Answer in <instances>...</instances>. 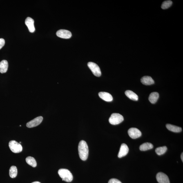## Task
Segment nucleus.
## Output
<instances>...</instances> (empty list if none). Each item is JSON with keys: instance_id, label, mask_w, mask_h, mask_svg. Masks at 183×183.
Returning <instances> with one entry per match:
<instances>
[{"instance_id": "nucleus-1", "label": "nucleus", "mask_w": 183, "mask_h": 183, "mask_svg": "<svg viewBox=\"0 0 183 183\" xmlns=\"http://www.w3.org/2000/svg\"><path fill=\"white\" fill-rule=\"evenodd\" d=\"M78 151L79 157L81 160H87L89 155V148L86 141L83 140L80 141L79 145Z\"/></svg>"}, {"instance_id": "nucleus-2", "label": "nucleus", "mask_w": 183, "mask_h": 183, "mask_svg": "<svg viewBox=\"0 0 183 183\" xmlns=\"http://www.w3.org/2000/svg\"><path fill=\"white\" fill-rule=\"evenodd\" d=\"M58 173L63 180L67 182H71L73 180V175L68 169L61 168L59 170Z\"/></svg>"}, {"instance_id": "nucleus-3", "label": "nucleus", "mask_w": 183, "mask_h": 183, "mask_svg": "<svg viewBox=\"0 0 183 183\" xmlns=\"http://www.w3.org/2000/svg\"><path fill=\"white\" fill-rule=\"evenodd\" d=\"M124 120V117L118 113L112 114L109 119L110 124L113 125H117L120 124Z\"/></svg>"}, {"instance_id": "nucleus-4", "label": "nucleus", "mask_w": 183, "mask_h": 183, "mask_svg": "<svg viewBox=\"0 0 183 183\" xmlns=\"http://www.w3.org/2000/svg\"><path fill=\"white\" fill-rule=\"evenodd\" d=\"M9 145L11 151L14 153H19L22 151L23 147L21 145L15 140L11 141Z\"/></svg>"}, {"instance_id": "nucleus-5", "label": "nucleus", "mask_w": 183, "mask_h": 183, "mask_svg": "<svg viewBox=\"0 0 183 183\" xmlns=\"http://www.w3.org/2000/svg\"><path fill=\"white\" fill-rule=\"evenodd\" d=\"M88 66L94 75L98 77H100L101 72L98 65L95 63L90 62L88 63Z\"/></svg>"}, {"instance_id": "nucleus-6", "label": "nucleus", "mask_w": 183, "mask_h": 183, "mask_svg": "<svg viewBox=\"0 0 183 183\" xmlns=\"http://www.w3.org/2000/svg\"><path fill=\"white\" fill-rule=\"evenodd\" d=\"M43 118L42 116L38 117L27 123L26 126L28 128H32L39 126L42 122Z\"/></svg>"}, {"instance_id": "nucleus-7", "label": "nucleus", "mask_w": 183, "mask_h": 183, "mask_svg": "<svg viewBox=\"0 0 183 183\" xmlns=\"http://www.w3.org/2000/svg\"><path fill=\"white\" fill-rule=\"evenodd\" d=\"M128 133L132 139H136L140 137L141 133L140 130L136 128H131L128 130Z\"/></svg>"}, {"instance_id": "nucleus-8", "label": "nucleus", "mask_w": 183, "mask_h": 183, "mask_svg": "<svg viewBox=\"0 0 183 183\" xmlns=\"http://www.w3.org/2000/svg\"><path fill=\"white\" fill-rule=\"evenodd\" d=\"M58 37L64 39H69L71 37V33L69 31L65 30H60L57 32Z\"/></svg>"}, {"instance_id": "nucleus-9", "label": "nucleus", "mask_w": 183, "mask_h": 183, "mask_svg": "<svg viewBox=\"0 0 183 183\" xmlns=\"http://www.w3.org/2000/svg\"><path fill=\"white\" fill-rule=\"evenodd\" d=\"M156 177L157 182L159 183H170L168 177L164 173L159 172L157 173Z\"/></svg>"}, {"instance_id": "nucleus-10", "label": "nucleus", "mask_w": 183, "mask_h": 183, "mask_svg": "<svg viewBox=\"0 0 183 183\" xmlns=\"http://www.w3.org/2000/svg\"><path fill=\"white\" fill-rule=\"evenodd\" d=\"M128 151H129V148L127 145L126 144H122L120 146L118 156L119 158H121L125 156L127 154Z\"/></svg>"}, {"instance_id": "nucleus-11", "label": "nucleus", "mask_w": 183, "mask_h": 183, "mask_svg": "<svg viewBox=\"0 0 183 183\" xmlns=\"http://www.w3.org/2000/svg\"><path fill=\"white\" fill-rule=\"evenodd\" d=\"M34 21L31 18L28 17L25 20V24L26 25L30 32L33 33L35 31V28L34 26Z\"/></svg>"}, {"instance_id": "nucleus-12", "label": "nucleus", "mask_w": 183, "mask_h": 183, "mask_svg": "<svg viewBox=\"0 0 183 183\" xmlns=\"http://www.w3.org/2000/svg\"><path fill=\"white\" fill-rule=\"evenodd\" d=\"M99 96L105 101L110 102L113 100V98L111 95L109 93L106 92H100L98 94Z\"/></svg>"}, {"instance_id": "nucleus-13", "label": "nucleus", "mask_w": 183, "mask_h": 183, "mask_svg": "<svg viewBox=\"0 0 183 183\" xmlns=\"http://www.w3.org/2000/svg\"><path fill=\"white\" fill-rule=\"evenodd\" d=\"M141 81L145 85H151L154 83V81L152 78L149 76H144L141 79Z\"/></svg>"}, {"instance_id": "nucleus-14", "label": "nucleus", "mask_w": 183, "mask_h": 183, "mask_svg": "<svg viewBox=\"0 0 183 183\" xmlns=\"http://www.w3.org/2000/svg\"><path fill=\"white\" fill-rule=\"evenodd\" d=\"M8 63L6 60H3L0 63V72L1 73H6L8 70Z\"/></svg>"}, {"instance_id": "nucleus-15", "label": "nucleus", "mask_w": 183, "mask_h": 183, "mask_svg": "<svg viewBox=\"0 0 183 183\" xmlns=\"http://www.w3.org/2000/svg\"><path fill=\"white\" fill-rule=\"evenodd\" d=\"M125 93L127 97H128L130 99L134 101H137L138 100V96L136 94L131 91L127 90L125 92Z\"/></svg>"}, {"instance_id": "nucleus-16", "label": "nucleus", "mask_w": 183, "mask_h": 183, "mask_svg": "<svg viewBox=\"0 0 183 183\" xmlns=\"http://www.w3.org/2000/svg\"><path fill=\"white\" fill-rule=\"evenodd\" d=\"M159 97L158 93L156 92H154L150 94L148 100L152 104H154L157 102Z\"/></svg>"}, {"instance_id": "nucleus-17", "label": "nucleus", "mask_w": 183, "mask_h": 183, "mask_svg": "<svg viewBox=\"0 0 183 183\" xmlns=\"http://www.w3.org/2000/svg\"><path fill=\"white\" fill-rule=\"evenodd\" d=\"M166 127L169 131L175 132V133H178L182 131V128L180 127L174 126L171 124H166Z\"/></svg>"}, {"instance_id": "nucleus-18", "label": "nucleus", "mask_w": 183, "mask_h": 183, "mask_svg": "<svg viewBox=\"0 0 183 183\" xmlns=\"http://www.w3.org/2000/svg\"><path fill=\"white\" fill-rule=\"evenodd\" d=\"M153 148V145L151 143L146 142L144 143L140 146L139 149L141 151H146L152 149Z\"/></svg>"}, {"instance_id": "nucleus-19", "label": "nucleus", "mask_w": 183, "mask_h": 183, "mask_svg": "<svg viewBox=\"0 0 183 183\" xmlns=\"http://www.w3.org/2000/svg\"><path fill=\"white\" fill-rule=\"evenodd\" d=\"M27 163L33 167H36L37 166V162L34 158L29 156L27 157L26 159Z\"/></svg>"}, {"instance_id": "nucleus-20", "label": "nucleus", "mask_w": 183, "mask_h": 183, "mask_svg": "<svg viewBox=\"0 0 183 183\" xmlns=\"http://www.w3.org/2000/svg\"><path fill=\"white\" fill-rule=\"evenodd\" d=\"M17 174V169L15 166H11L9 170V175L11 178H15Z\"/></svg>"}, {"instance_id": "nucleus-21", "label": "nucleus", "mask_w": 183, "mask_h": 183, "mask_svg": "<svg viewBox=\"0 0 183 183\" xmlns=\"http://www.w3.org/2000/svg\"><path fill=\"white\" fill-rule=\"evenodd\" d=\"M167 150V148L166 146H163L156 148L155 152L157 155H161L164 154Z\"/></svg>"}, {"instance_id": "nucleus-22", "label": "nucleus", "mask_w": 183, "mask_h": 183, "mask_svg": "<svg viewBox=\"0 0 183 183\" xmlns=\"http://www.w3.org/2000/svg\"><path fill=\"white\" fill-rule=\"evenodd\" d=\"M172 1H166L163 2L161 6V8L163 9H166L171 7L172 4Z\"/></svg>"}, {"instance_id": "nucleus-23", "label": "nucleus", "mask_w": 183, "mask_h": 183, "mask_svg": "<svg viewBox=\"0 0 183 183\" xmlns=\"http://www.w3.org/2000/svg\"><path fill=\"white\" fill-rule=\"evenodd\" d=\"M108 183H122V182L116 179L112 178L108 181Z\"/></svg>"}, {"instance_id": "nucleus-24", "label": "nucleus", "mask_w": 183, "mask_h": 183, "mask_svg": "<svg viewBox=\"0 0 183 183\" xmlns=\"http://www.w3.org/2000/svg\"><path fill=\"white\" fill-rule=\"evenodd\" d=\"M5 43V41L4 39H0V50L4 46Z\"/></svg>"}, {"instance_id": "nucleus-25", "label": "nucleus", "mask_w": 183, "mask_h": 183, "mask_svg": "<svg viewBox=\"0 0 183 183\" xmlns=\"http://www.w3.org/2000/svg\"><path fill=\"white\" fill-rule=\"evenodd\" d=\"M183 153H182V154H181V159H182V162H183Z\"/></svg>"}, {"instance_id": "nucleus-26", "label": "nucleus", "mask_w": 183, "mask_h": 183, "mask_svg": "<svg viewBox=\"0 0 183 183\" xmlns=\"http://www.w3.org/2000/svg\"><path fill=\"white\" fill-rule=\"evenodd\" d=\"M32 183H41L39 182H32Z\"/></svg>"}, {"instance_id": "nucleus-27", "label": "nucleus", "mask_w": 183, "mask_h": 183, "mask_svg": "<svg viewBox=\"0 0 183 183\" xmlns=\"http://www.w3.org/2000/svg\"><path fill=\"white\" fill-rule=\"evenodd\" d=\"M21 143V142H19V143Z\"/></svg>"}]
</instances>
